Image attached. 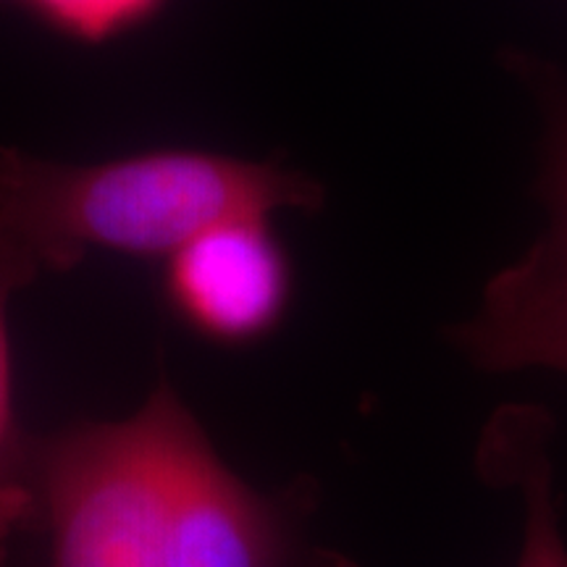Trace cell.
Here are the masks:
<instances>
[{"label":"cell","mask_w":567,"mask_h":567,"mask_svg":"<svg viewBox=\"0 0 567 567\" xmlns=\"http://www.w3.org/2000/svg\"><path fill=\"white\" fill-rule=\"evenodd\" d=\"M323 200L313 176L231 155L61 163L0 145V245L40 276L69 271L97 247L166 260L221 221L318 210Z\"/></svg>","instance_id":"obj_1"},{"label":"cell","mask_w":567,"mask_h":567,"mask_svg":"<svg viewBox=\"0 0 567 567\" xmlns=\"http://www.w3.org/2000/svg\"><path fill=\"white\" fill-rule=\"evenodd\" d=\"M184 408L158 381L130 417L38 436L48 567H168L172 452Z\"/></svg>","instance_id":"obj_2"},{"label":"cell","mask_w":567,"mask_h":567,"mask_svg":"<svg viewBox=\"0 0 567 567\" xmlns=\"http://www.w3.org/2000/svg\"><path fill=\"white\" fill-rule=\"evenodd\" d=\"M172 478L168 567H358L308 536L313 484L276 496L252 488L216 455L189 408L174 431Z\"/></svg>","instance_id":"obj_3"},{"label":"cell","mask_w":567,"mask_h":567,"mask_svg":"<svg viewBox=\"0 0 567 567\" xmlns=\"http://www.w3.org/2000/svg\"><path fill=\"white\" fill-rule=\"evenodd\" d=\"M166 297L189 329L218 344H250L281 321L292 271L268 218H231L166 258Z\"/></svg>","instance_id":"obj_4"},{"label":"cell","mask_w":567,"mask_h":567,"mask_svg":"<svg viewBox=\"0 0 567 567\" xmlns=\"http://www.w3.org/2000/svg\"><path fill=\"white\" fill-rule=\"evenodd\" d=\"M450 342L486 373L567 375V274L528 250L486 284L478 310L450 331Z\"/></svg>","instance_id":"obj_5"},{"label":"cell","mask_w":567,"mask_h":567,"mask_svg":"<svg viewBox=\"0 0 567 567\" xmlns=\"http://www.w3.org/2000/svg\"><path fill=\"white\" fill-rule=\"evenodd\" d=\"M555 417L536 402H515L488 417L476 467L488 486L515 488L523 502V542L515 567H567L555 496Z\"/></svg>","instance_id":"obj_6"},{"label":"cell","mask_w":567,"mask_h":567,"mask_svg":"<svg viewBox=\"0 0 567 567\" xmlns=\"http://www.w3.org/2000/svg\"><path fill=\"white\" fill-rule=\"evenodd\" d=\"M34 279L30 266L0 250V547L40 523L38 436L27 434L17 413L9 331L11 300Z\"/></svg>","instance_id":"obj_7"},{"label":"cell","mask_w":567,"mask_h":567,"mask_svg":"<svg viewBox=\"0 0 567 567\" xmlns=\"http://www.w3.org/2000/svg\"><path fill=\"white\" fill-rule=\"evenodd\" d=\"M547 92V147H544L542 195L549 229L530 247L547 264L567 274V84L555 76L542 80Z\"/></svg>","instance_id":"obj_8"},{"label":"cell","mask_w":567,"mask_h":567,"mask_svg":"<svg viewBox=\"0 0 567 567\" xmlns=\"http://www.w3.org/2000/svg\"><path fill=\"white\" fill-rule=\"evenodd\" d=\"M40 17L82 40H103L147 17L158 0H27Z\"/></svg>","instance_id":"obj_9"},{"label":"cell","mask_w":567,"mask_h":567,"mask_svg":"<svg viewBox=\"0 0 567 567\" xmlns=\"http://www.w3.org/2000/svg\"><path fill=\"white\" fill-rule=\"evenodd\" d=\"M0 567H3V547H0Z\"/></svg>","instance_id":"obj_10"}]
</instances>
